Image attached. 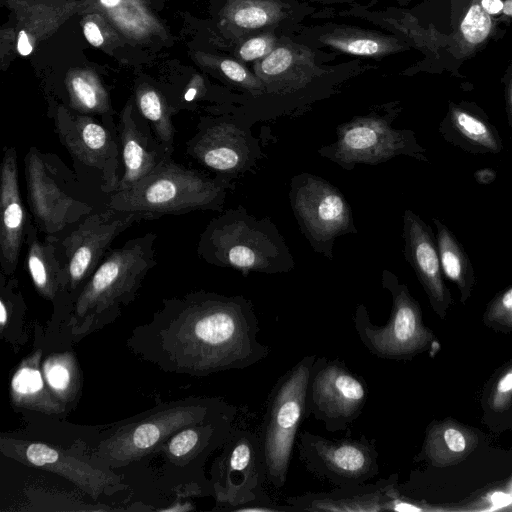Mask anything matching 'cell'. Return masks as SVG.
<instances>
[{
	"instance_id": "17",
	"label": "cell",
	"mask_w": 512,
	"mask_h": 512,
	"mask_svg": "<svg viewBox=\"0 0 512 512\" xmlns=\"http://www.w3.org/2000/svg\"><path fill=\"white\" fill-rule=\"evenodd\" d=\"M0 451L24 465L64 477L93 499L122 486L120 476L85 462L65 449L41 441L1 434Z\"/></svg>"
},
{
	"instance_id": "20",
	"label": "cell",
	"mask_w": 512,
	"mask_h": 512,
	"mask_svg": "<svg viewBox=\"0 0 512 512\" xmlns=\"http://www.w3.org/2000/svg\"><path fill=\"white\" fill-rule=\"evenodd\" d=\"M32 217L26 237V269L35 290L54 306V315L60 319L67 310V270L58 240L40 236Z\"/></svg>"
},
{
	"instance_id": "11",
	"label": "cell",
	"mask_w": 512,
	"mask_h": 512,
	"mask_svg": "<svg viewBox=\"0 0 512 512\" xmlns=\"http://www.w3.org/2000/svg\"><path fill=\"white\" fill-rule=\"evenodd\" d=\"M397 113H370L354 117L337 128V140L318 153L346 170L357 164L377 165L399 155L427 161L423 149L409 130L392 128Z\"/></svg>"
},
{
	"instance_id": "43",
	"label": "cell",
	"mask_w": 512,
	"mask_h": 512,
	"mask_svg": "<svg viewBox=\"0 0 512 512\" xmlns=\"http://www.w3.org/2000/svg\"><path fill=\"white\" fill-rule=\"evenodd\" d=\"M502 12L509 17H512V0H506L503 3V10Z\"/></svg>"
},
{
	"instance_id": "26",
	"label": "cell",
	"mask_w": 512,
	"mask_h": 512,
	"mask_svg": "<svg viewBox=\"0 0 512 512\" xmlns=\"http://www.w3.org/2000/svg\"><path fill=\"white\" fill-rule=\"evenodd\" d=\"M254 73L265 88L272 84H304L316 75L312 55L288 45L277 47L266 57L255 62Z\"/></svg>"
},
{
	"instance_id": "28",
	"label": "cell",
	"mask_w": 512,
	"mask_h": 512,
	"mask_svg": "<svg viewBox=\"0 0 512 512\" xmlns=\"http://www.w3.org/2000/svg\"><path fill=\"white\" fill-rule=\"evenodd\" d=\"M41 370L52 393L66 406L77 399L82 388L80 366L71 351H55L44 357Z\"/></svg>"
},
{
	"instance_id": "14",
	"label": "cell",
	"mask_w": 512,
	"mask_h": 512,
	"mask_svg": "<svg viewBox=\"0 0 512 512\" xmlns=\"http://www.w3.org/2000/svg\"><path fill=\"white\" fill-rule=\"evenodd\" d=\"M299 458L306 469L336 487L363 484L379 474V452L375 439H329L310 431L297 437Z\"/></svg>"
},
{
	"instance_id": "16",
	"label": "cell",
	"mask_w": 512,
	"mask_h": 512,
	"mask_svg": "<svg viewBox=\"0 0 512 512\" xmlns=\"http://www.w3.org/2000/svg\"><path fill=\"white\" fill-rule=\"evenodd\" d=\"M185 148L190 158L229 181L263 156L248 128L224 116L203 117Z\"/></svg>"
},
{
	"instance_id": "27",
	"label": "cell",
	"mask_w": 512,
	"mask_h": 512,
	"mask_svg": "<svg viewBox=\"0 0 512 512\" xmlns=\"http://www.w3.org/2000/svg\"><path fill=\"white\" fill-rule=\"evenodd\" d=\"M319 41L334 50L361 57H383L406 47L395 37L346 26L321 34Z\"/></svg>"
},
{
	"instance_id": "7",
	"label": "cell",
	"mask_w": 512,
	"mask_h": 512,
	"mask_svg": "<svg viewBox=\"0 0 512 512\" xmlns=\"http://www.w3.org/2000/svg\"><path fill=\"white\" fill-rule=\"evenodd\" d=\"M316 354L302 357L273 385L259 432L267 481L281 489L289 472L294 444L307 417V389Z\"/></svg>"
},
{
	"instance_id": "34",
	"label": "cell",
	"mask_w": 512,
	"mask_h": 512,
	"mask_svg": "<svg viewBox=\"0 0 512 512\" xmlns=\"http://www.w3.org/2000/svg\"><path fill=\"white\" fill-rule=\"evenodd\" d=\"M431 432L438 437L429 433L426 443L445 444L446 449L454 454H460L464 452L467 447L465 436L456 428H446L445 430L441 431L442 434H440L438 430H432Z\"/></svg>"
},
{
	"instance_id": "21",
	"label": "cell",
	"mask_w": 512,
	"mask_h": 512,
	"mask_svg": "<svg viewBox=\"0 0 512 512\" xmlns=\"http://www.w3.org/2000/svg\"><path fill=\"white\" fill-rule=\"evenodd\" d=\"M395 475L376 482L340 486L328 492H307L285 499L295 511L380 512L390 510L397 495Z\"/></svg>"
},
{
	"instance_id": "39",
	"label": "cell",
	"mask_w": 512,
	"mask_h": 512,
	"mask_svg": "<svg viewBox=\"0 0 512 512\" xmlns=\"http://www.w3.org/2000/svg\"><path fill=\"white\" fill-rule=\"evenodd\" d=\"M481 3L490 15L499 14L503 10L502 0H481Z\"/></svg>"
},
{
	"instance_id": "32",
	"label": "cell",
	"mask_w": 512,
	"mask_h": 512,
	"mask_svg": "<svg viewBox=\"0 0 512 512\" xmlns=\"http://www.w3.org/2000/svg\"><path fill=\"white\" fill-rule=\"evenodd\" d=\"M137 104L139 113L148 121L157 139L173 155L176 130L171 121L169 107L153 89L141 92Z\"/></svg>"
},
{
	"instance_id": "6",
	"label": "cell",
	"mask_w": 512,
	"mask_h": 512,
	"mask_svg": "<svg viewBox=\"0 0 512 512\" xmlns=\"http://www.w3.org/2000/svg\"><path fill=\"white\" fill-rule=\"evenodd\" d=\"M237 414V407L215 397H188L160 404L121 421L93 449L105 466L120 467L156 452L178 430Z\"/></svg>"
},
{
	"instance_id": "2",
	"label": "cell",
	"mask_w": 512,
	"mask_h": 512,
	"mask_svg": "<svg viewBox=\"0 0 512 512\" xmlns=\"http://www.w3.org/2000/svg\"><path fill=\"white\" fill-rule=\"evenodd\" d=\"M157 234L148 232L110 249L61 320L64 335L78 341L114 322L137 297L157 265Z\"/></svg>"
},
{
	"instance_id": "18",
	"label": "cell",
	"mask_w": 512,
	"mask_h": 512,
	"mask_svg": "<svg viewBox=\"0 0 512 512\" xmlns=\"http://www.w3.org/2000/svg\"><path fill=\"white\" fill-rule=\"evenodd\" d=\"M30 220L20 193L17 150L5 146L0 168V268L7 276L17 269Z\"/></svg>"
},
{
	"instance_id": "36",
	"label": "cell",
	"mask_w": 512,
	"mask_h": 512,
	"mask_svg": "<svg viewBox=\"0 0 512 512\" xmlns=\"http://www.w3.org/2000/svg\"><path fill=\"white\" fill-rule=\"evenodd\" d=\"M83 31L87 41L93 46L98 47L103 43V36L95 23L87 22L84 25Z\"/></svg>"
},
{
	"instance_id": "22",
	"label": "cell",
	"mask_w": 512,
	"mask_h": 512,
	"mask_svg": "<svg viewBox=\"0 0 512 512\" xmlns=\"http://www.w3.org/2000/svg\"><path fill=\"white\" fill-rule=\"evenodd\" d=\"M404 255L424 287L431 303L441 308L449 300L442 268L431 228L413 211L403 215Z\"/></svg>"
},
{
	"instance_id": "44",
	"label": "cell",
	"mask_w": 512,
	"mask_h": 512,
	"mask_svg": "<svg viewBox=\"0 0 512 512\" xmlns=\"http://www.w3.org/2000/svg\"><path fill=\"white\" fill-rule=\"evenodd\" d=\"M121 0H100V2L107 7L116 6Z\"/></svg>"
},
{
	"instance_id": "8",
	"label": "cell",
	"mask_w": 512,
	"mask_h": 512,
	"mask_svg": "<svg viewBox=\"0 0 512 512\" xmlns=\"http://www.w3.org/2000/svg\"><path fill=\"white\" fill-rule=\"evenodd\" d=\"M54 126L80 181L108 198L117 190L123 172L117 127L64 108L56 111Z\"/></svg>"
},
{
	"instance_id": "38",
	"label": "cell",
	"mask_w": 512,
	"mask_h": 512,
	"mask_svg": "<svg viewBox=\"0 0 512 512\" xmlns=\"http://www.w3.org/2000/svg\"><path fill=\"white\" fill-rule=\"evenodd\" d=\"M17 49L22 56H28L33 50L29 38L23 30L18 35Z\"/></svg>"
},
{
	"instance_id": "19",
	"label": "cell",
	"mask_w": 512,
	"mask_h": 512,
	"mask_svg": "<svg viewBox=\"0 0 512 512\" xmlns=\"http://www.w3.org/2000/svg\"><path fill=\"white\" fill-rule=\"evenodd\" d=\"M123 172L117 191L134 186L164 160L172 157L140 113L127 108L117 125Z\"/></svg>"
},
{
	"instance_id": "37",
	"label": "cell",
	"mask_w": 512,
	"mask_h": 512,
	"mask_svg": "<svg viewBox=\"0 0 512 512\" xmlns=\"http://www.w3.org/2000/svg\"><path fill=\"white\" fill-rule=\"evenodd\" d=\"M505 98L508 122L512 128V63L510 64L505 75Z\"/></svg>"
},
{
	"instance_id": "30",
	"label": "cell",
	"mask_w": 512,
	"mask_h": 512,
	"mask_svg": "<svg viewBox=\"0 0 512 512\" xmlns=\"http://www.w3.org/2000/svg\"><path fill=\"white\" fill-rule=\"evenodd\" d=\"M287 15V6L278 0H241L230 12L238 28L255 31L279 24Z\"/></svg>"
},
{
	"instance_id": "12",
	"label": "cell",
	"mask_w": 512,
	"mask_h": 512,
	"mask_svg": "<svg viewBox=\"0 0 512 512\" xmlns=\"http://www.w3.org/2000/svg\"><path fill=\"white\" fill-rule=\"evenodd\" d=\"M289 198L300 230L313 249L328 259H333L338 236L357 232L348 201L327 180L298 174L291 180Z\"/></svg>"
},
{
	"instance_id": "40",
	"label": "cell",
	"mask_w": 512,
	"mask_h": 512,
	"mask_svg": "<svg viewBox=\"0 0 512 512\" xmlns=\"http://www.w3.org/2000/svg\"><path fill=\"white\" fill-rule=\"evenodd\" d=\"M491 501H492L493 505H495L497 507H501L504 505H508L512 501V498L508 494H505L502 492H496L491 496Z\"/></svg>"
},
{
	"instance_id": "41",
	"label": "cell",
	"mask_w": 512,
	"mask_h": 512,
	"mask_svg": "<svg viewBox=\"0 0 512 512\" xmlns=\"http://www.w3.org/2000/svg\"><path fill=\"white\" fill-rule=\"evenodd\" d=\"M512 390V372L506 374L498 383L497 391L507 393Z\"/></svg>"
},
{
	"instance_id": "35",
	"label": "cell",
	"mask_w": 512,
	"mask_h": 512,
	"mask_svg": "<svg viewBox=\"0 0 512 512\" xmlns=\"http://www.w3.org/2000/svg\"><path fill=\"white\" fill-rule=\"evenodd\" d=\"M490 314L498 321L512 324V287L505 290L493 301Z\"/></svg>"
},
{
	"instance_id": "42",
	"label": "cell",
	"mask_w": 512,
	"mask_h": 512,
	"mask_svg": "<svg viewBox=\"0 0 512 512\" xmlns=\"http://www.w3.org/2000/svg\"><path fill=\"white\" fill-rule=\"evenodd\" d=\"M198 90L195 87H190L187 89V91L184 93L183 100L185 102H193L195 98L197 97Z\"/></svg>"
},
{
	"instance_id": "29",
	"label": "cell",
	"mask_w": 512,
	"mask_h": 512,
	"mask_svg": "<svg viewBox=\"0 0 512 512\" xmlns=\"http://www.w3.org/2000/svg\"><path fill=\"white\" fill-rule=\"evenodd\" d=\"M433 222L442 272L466 294L474 283L472 263L452 231L437 218Z\"/></svg>"
},
{
	"instance_id": "3",
	"label": "cell",
	"mask_w": 512,
	"mask_h": 512,
	"mask_svg": "<svg viewBox=\"0 0 512 512\" xmlns=\"http://www.w3.org/2000/svg\"><path fill=\"white\" fill-rule=\"evenodd\" d=\"M198 256L208 264L250 272L278 274L294 268L293 256L276 225L256 218L242 206L214 217L200 234Z\"/></svg>"
},
{
	"instance_id": "13",
	"label": "cell",
	"mask_w": 512,
	"mask_h": 512,
	"mask_svg": "<svg viewBox=\"0 0 512 512\" xmlns=\"http://www.w3.org/2000/svg\"><path fill=\"white\" fill-rule=\"evenodd\" d=\"M141 220L143 218L139 214L106 207L85 216L57 239L67 270L68 306L60 320L66 316L80 290L110 250L113 241Z\"/></svg>"
},
{
	"instance_id": "25",
	"label": "cell",
	"mask_w": 512,
	"mask_h": 512,
	"mask_svg": "<svg viewBox=\"0 0 512 512\" xmlns=\"http://www.w3.org/2000/svg\"><path fill=\"white\" fill-rule=\"evenodd\" d=\"M446 130L449 141L475 153H498L503 145L497 130L483 117L463 106L450 103Z\"/></svg>"
},
{
	"instance_id": "15",
	"label": "cell",
	"mask_w": 512,
	"mask_h": 512,
	"mask_svg": "<svg viewBox=\"0 0 512 512\" xmlns=\"http://www.w3.org/2000/svg\"><path fill=\"white\" fill-rule=\"evenodd\" d=\"M368 399L366 381L340 359L317 356L307 389V417L328 432L345 431L362 413Z\"/></svg>"
},
{
	"instance_id": "5",
	"label": "cell",
	"mask_w": 512,
	"mask_h": 512,
	"mask_svg": "<svg viewBox=\"0 0 512 512\" xmlns=\"http://www.w3.org/2000/svg\"><path fill=\"white\" fill-rule=\"evenodd\" d=\"M29 213L43 236L59 239L85 216L107 207V197L84 185L51 152L31 146L24 157Z\"/></svg>"
},
{
	"instance_id": "10",
	"label": "cell",
	"mask_w": 512,
	"mask_h": 512,
	"mask_svg": "<svg viewBox=\"0 0 512 512\" xmlns=\"http://www.w3.org/2000/svg\"><path fill=\"white\" fill-rule=\"evenodd\" d=\"M212 496L220 510L270 500L264 492L267 473L259 433L235 425L210 469Z\"/></svg>"
},
{
	"instance_id": "31",
	"label": "cell",
	"mask_w": 512,
	"mask_h": 512,
	"mask_svg": "<svg viewBox=\"0 0 512 512\" xmlns=\"http://www.w3.org/2000/svg\"><path fill=\"white\" fill-rule=\"evenodd\" d=\"M495 21L482 6L481 0H470L456 34V48L462 56L477 51L494 31Z\"/></svg>"
},
{
	"instance_id": "24",
	"label": "cell",
	"mask_w": 512,
	"mask_h": 512,
	"mask_svg": "<svg viewBox=\"0 0 512 512\" xmlns=\"http://www.w3.org/2000/svg\"><path fill=\"white\" fill-rule=\"evenodd\" d=\"M43 350L34 349L16 367L10 381V400L14 407L48 415L64 413L67 406L50 390L42 370Z\"/></svg>"
},
{
	"instance_id": "33",
	"label": "cell",
	"mask_w": 512,
	"mask_h": 512,
	"mask_svg": "<svg viewBox=\"0 0 512 512\" xmlns=\"http://www.w3.org/2000/svg\"><path fill=\"white\" fill-rule=\"evenodd\" d=\"M278 45L272 33H261L245 40L238 48V57L245 62L258 61L269 55Z\"/></svg>"
},
{
	"instance_id": "9",
	"label": "cell",
	"mask_w": 512,
	"mask_h": 512,
	"mask_svg": "<svg viewBox=\"0 0 512 512\" xmlns=\"http://www.w3.org/2000/svg\"><path fill=\"white\" fill-rule=\"evenodd\" d=\"M381 283L392 297L387 323L374 324L366 306L359 304L352 317L355 331L363 346L377 358L408 359L427 347L430 333L423 326L419 305L406 285L388 270L383 271Z\"/></svg>"
},
{
	"instance_id": "1",
	"label": "cell",
	"mask_w": 512,
	"mask_h": 512,
	"mask_svg": "<svg viewBox=\"0 0 512 512\" xmlns=\"http://www.w3.org/2000/svg\"><path fill=\"white\" fill-rule=\"evenodd\" d=\"M250 299L198 290L162 300L149 322L133 329L127 347L165 372L204 377L264 360Z\"/></svg>"
},
{
	"instance_id": "23",
	"label": "cell",
	"mask_w": 512,
	"mask_h": 512,
	"mask_svg": "<svg viewBox=\"0 0 512 512\" xmlns=\"http://www.w3.org/2000/svg\"><path fill=\"white\" fill-rule=\"evenodd\" d=\"M237 414L186 426L169 437L156 452L161 451L170 464L198 467L217 449H221L233 428Z\"/></svg>"
},
{
	"instance_id": "4",
	"label": "cell",
	"mask_w": 512,
	"mask_h": 512,
	"mask_svg": "<svg viewBox=\"0 0 512 512\" xmlns=\"http://www.w3.org/2000/svg\"><path fill=\"white\" fill-rule=\"evenodd\" d=\"M231 182L186 168L172 157L134 186L109 195L107 207L139 214L143 220L194 211L222 212Z\"/></svg>"
}]
</instances>
